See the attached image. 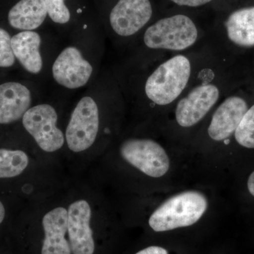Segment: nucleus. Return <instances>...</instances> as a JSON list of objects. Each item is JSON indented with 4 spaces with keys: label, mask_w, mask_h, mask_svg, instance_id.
Wrapping results in <instances>:
<instances>
[{
    "label": "nucleus",
    "mask_w": 254,
    "mask_h": 254,
    "mask_svg": "<svg viewBox=\"0 0 254 254\" xmlns=\"http://www.w3.org/2000/svg\"><path fill=\"white\" fill-rule=\"evenodd\" d=\"M210 41L185 53L158 54L126 63L115 72L125 96L138 98L157 108L173 106L190 86Z\"/></svg>",
    "instance_id": "obj_1"
},
{
    "label": "nucleus",
    "mask_w": 254,
    "mask_h": 254,
    "mask_svg": "<svg viewBox=\"0 0 254 254\" xmlns=\"http://www.w3.org/2000/svg\"><path fill=\"white\" fill-rule=\"evenodd\" d=\"M225 91L220 50L211 38L190 86L173 105L175 123L183 128L196 126L223 99Z\"/></svg>",
    "instance_id": "obj_2"
},
{
    "label": "nucleus",
    "mask_w": 254,
    "mask_h": 254,
    "mask_svg": "<svg viewBox=\"0 0 254 254\" xmlns=\"http://www.w3.org/2000/svg\"><path fill=\"white\" fill-rule=\"evenodd\" d=\"M86 26L82 27L81 33L68 38L50 66L52 79L63 89L77 91L87 88L100 73L106 38L89 31L85 33Z\"/></svg>",
    "instance_id": "obj_3"
},
{
    "label": "nucleus",
    "mask_w": 254,
    "mask_h": 254,
    "mask_svg": "<svg viewBox=\"0 0 254 254\" xmlns=\"http://www.w3.org/2000/svg\"><path fill=\"white\" fill-rule=\"evenodd\" d=\"M206 36L187 15L166 16L148 25L130 46L132 54L127 62H134L158 54L185 53L203 46Z\"/></svg>",
    "instance_id": "obj_4"
},
{
    "label": "nucleus",
    "mask_w": 254,
    "mask_h": 254,
    "mask_svg": "<svg viewBox=\"0 0 254 254\" xmlns=\"http://www.w3.org/2000/svg\"><path fill=\"white\" fill-rule=\"evenodd\" d=\"M118 82L115 72L100 71L78 100L65 130V139L71 151H85L94 144L101 125L102 106Z\"/></svg>",
    "instance_id": "obj_5"
},
{
    "label": "nucleus",
    "mask_w": 254,
    "mask_h": 254,
    "mask_svg": "<svg viewBox=\"0 0 254 254\" xmlns=\"http://www.w3.org/2000/svg\"><path fill=\"white\" fill-rule=\"evenodd\" d=\"M208 200L195 190L185 191L169 198L150 217V227L155 232H167L194 225L208 208Z\"/></svg>",
    "instance_id": "obj_6"
},
{
    "label": "nucleus",
    "mask_w": 254,
    "mask_h": 254,
    "mask_svg": "<svg viewBox=\"0 0 254 254\" xmlns=\"http://www.w3.org/2000/svg\"><path fill=\"white\" fill-rule=\"evenodd\" d=\"M153 14L150 0H118L109 14V39L117 46H131Z\"/></svg>",
    "instance_id": "obj_7"
},
{
    "label": "nucleus",
    "mask_w": 254,
    "mask_h": 254,
    "mask_svg": "<svg viewBox=\"0 0 254 254\" xmlns=\"http://www.w3.org/2000/svg\"><path fill=\"white\" fill-rule=\"evenodd\" d=\"M51 39V38H50ZM50 38L38 31L18 32L11 37V47L21 67L35 76L50 72V66L58 49Z\"/></svg>",
    "instance_id": "obj_8"
},
{
    "label": "nucleus",
    "mask_w": 254,
    "mask_h": 254,
    "mask_svg": "<svg viewBox=\"0 0 254 254\" xmlns=\"http://www.w3.org/2000/svg\"><path fill=\"white\" fill-rule=\"evenodd\" d=\"M56 108L48 103L33 105L22 118L23 126L47 153H53L63 148L66 142L65 133L58 127Z\"/></svg>",
    "instance_id": "obj_9"
},
{
    "label": "nucleus",
    "mask_w": 254,
    "mask_h": 254,
    "mask_svg": "<svg viewBox=\"0 0 254 254\" xmlns=\"http://www.w3.org/2000/svg\"><path fill=\"white\" fill-rule=\"evenodd\" d=\"M120 150L124 160L148 176L163 177L170 169V159L166 151L155 140L127 138L122 143Z\"/></svg>",
    "instance_id": "obj_10"
},
{
    "label": "nucleus",
    "mask_w": 254,
    "mask_h": 254,
    "mask_svg": "<svg viewBox=\"0 0 254 254\" xmlns=\"http://www.w3.org/2000/svg\"><path fill=\"white\" fill-rule=\"evenodd\" d=\"M249 109L248 103L240 95H225L214 110L207 133L212 141H226L235 134L244 115Z\"/></svg>",
    "instance_id": "obj_11"
},
{
    "label": "nucleus",
    "mask_w": 254,
    "mask_h": 254,
    "mask_svg": "<svg viewBox=\"0 0 254 254\" xmlns=\"http://www.w3.org/2000/svg\"><path fill=\"white\" fill-rule=\"evenodd\" d=\"M67 211V232L71 253L93 254L95 243L89 203L85 200H76L69 205Z\"/></svg>",
    "instance_id": "obj_12"
},
{
    "label": "nucleus",
    "mask_w": 254,
    "mask_h": 254,
    "mask_svg": "<svg viewBox=\"0 0 254 254\" xmlns=\"http://www.w3.org/2000/svg\"><path fill=\"white\" fill-rule=\"evenodd\" d=\"M36 92L31 87L18 81L0 84V125H9L23 118L33 106Z\"/></svg>",
    "instance_id": "obj_13"
},
{
    "label": "nucleus",
    "mask_w": 254,
    "mask_h": 254,
    "mask_svg": "<svg viewBox=\"0 0 254 254\" xmlns=\"http://www.w3.org/2000/svg\"><path fill=\"white\" fill-rule=\"evenodd\" d=\"M68 211L63 207L50 210L43 219L45 239L42 254H71L69 242L65 238L67 232Z\"/></svg>",
    "instance_id": "obj_14"
},
{
    "label": "nucleus",
    "mask_w": 254,
    "mask_h": 254,
    "mask_svg": "<svg viewBox=\"0 0 254 254\" xmlns=\"http://www.w3.org/2000/svg\"><path fill=\"white\" fill-rule=\"evenodd\" d=\"M48 16L43 0H20L8 13L11 27L21 31H37Z\"/></svg>",
    "instance_id": "obj_15"
},
{
    "label": "nucleus",
    "mask_w": 254,
    "mask_h": 254,
    "mask_svg": "<svg viewBox=\"0 0 254 254\" xmlns=\"http://www.w3.org/2000/svg\"><path fill=\"white\" fill-rule=\"evenodd\" d=\"M227 41L240 48L254 47V6L233 11L224 23Z\"/></svg>",
    "instance_id": "obj_16"
},
{
    "label": "nucleus",
    "mask_w": 254,
    "mask_h": 254,
    "mask_svg": "<svg viewBox=\"0 0 254 254\" xmlns=\"http://www.w3.org/2000/svg\"><path fill=\"white\" fill-rule=\"evenodd\" d=\"M28 157L19 150L0 149V178L17 177L28 165Z\"/></svg>",
    "instance_id": "obj_17"
},
{
    "label": "nucleus",
    "mask_w": 254,
    "mask_h": 254,
    "mask_svg": "<svg viewBox=\"0 0 254 254\" xmlns=\"http://www.w3.org/2000/svg\"><path fill=\"white\" fill-rule=\"evenodd\" d=\"M234 135L237 143L242 146L254 148V104L244 115Z\"/></svg>",
    "instance_id": "obj_18"
},
{
    "label": "nucleus",
    "mask_w": 254,
    "mask_h": 254,
    "mask_svg": "<svg viewBox=\"0 0 254 254\" xmlns=\"http://www.w3.org/2000/svg\"><path fill=\"white\" fill-rule=\"evenodd\" d=\"M51 21L60 26L67 25L71 20V13L66 0H43Z\"/></svg>",
    "instance_id": "obj_19"
},
{
    "label": "nucleus",
    "mask_w": 254,
    "mask_h": 254,
    "mask_svg": "<svg viewBox=\"0 0 254 254\" xmlns=\"http://www.w3.org/2000/svg\"><path fill=\"white\" fill-rule=\"evenodd\" d=\"M11 36L9 32L0 27V68H10L16 60L11 47Z\"/></svg>",
    "instance_id": "obj_20"
},
{
    "label": "nucleus",
    "mask_w": 254,
    "mask_h": 254,
    "mask_svg": "<svg viewBox=\"0 0 254 254\" xmlns=\"http://www.w3.org/2000/svg\"><path fill=\"white\" fill-rule=\"evenodd\" d=\"M174 4L187 7H199L211 2L213 0H170Z\"/></svg>",
    "instance_id": "obj_21"
},
{
    "label": "nucleus",
    "mask_w": 254,
    "mask_h": 254,
    "mask_svg": "<svg viewBox=\"0 0 254 254\" xmlns=\"http://www.w3.org/2000/svg\"><path fill=\"white\" fill-rule=\"evenodd\" d=\"M136 254H168V251L163 247L152 246L141 250Z\"/></svg>",
    "instance_id": "obj_22"
},
{
    "label": "nucleus",
    "mask_w": 254,
    "mask_h": 254,
    "mask_svg": "<svg viewBox=\"0 0 254 254\" xmlns=\"http://www.w3.org/2000/svg\"><path fill=\"white\" fill-rule=\"evenodd\" d=\"M247 186H248L249 191H250L251 194L254 196V171L251 174L250 177H249Z\"/></svg>",
    "instance_id": "obj_23"
},
{
    "label": "nucleus",
    "mask_w": 254,
    "mask_h": 254,
    "mask_svg": "<svg viewBox=\"0 0 254 254\" xmlns=\"http://www.w3.org/2000/svg\"><path fill=\"white\" fill-rule=\"evenodd\" d=\"M5 217V209L2 203L0 201V224L3 222Z\"/></svg>",
    "instance_id": "obj_24"
}]
</instances>
